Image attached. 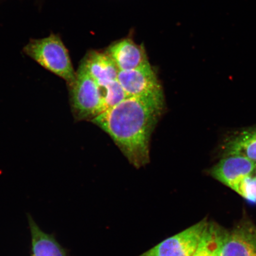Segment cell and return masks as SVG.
<instances>
[{"instance_id":"obj_1","label":"cell","mask_w":256,"mask_h":256,"mask_svg":"<svg viewBox=\"0 0 256 256\" xmlns=\"http://www.w3.org/2000/svg\"><path fill=\"white\" fill-rule=\"evenodd\" d=\"M165 108V98H127L92 122L110 136L136 168L150 161L152 134Z\"/></svg>"},{"instance_id":"obj_2","label":"cell","mask_w":256,"mask_h":256,"mask_svg":"<svg viewBox=\"0 0 256 256\" xmlns=\"http://www.w3.org/2000/svg\"><path fill=\"white\" fill-rule=\"evenodd\" d=\"M24 52L43 68L65 80L70 86L74 81L76 72L71 59L58 34H52L42 39H32Z\"/></svg>"},{"instance_id":"obj_3","label":"cell","mask_w":256,"mask_h":256,"mask_svg":"<svg viewBox=\"0 0 256 256\" xmlns=\"http://www.w3.org/2000/svg\"><path fill=\"white\" fill-rule=\"evenodd\" d=\"M70 105L76 121H91L105 111L100 89L81 64L68 86Z\"/></svg>"},{"instance_id":"obj_4","label":"cell","mask_w":256,"mask_h":256,"mask_svg":"<svg viewBox=\"0 0 256 256\" xmlns=\"http://www.w3.org/2000/svg\"><path fill=\"white\" fill-rule=\"evenodd\" d=\"M118 80L127 98H164L161 82L150 64L128 71H120Z\"/></svg>"},{"instance_id":"obj_5","label":"cell","mask_w":256,"mask_h":256,"mask_svg":"<svg viewBox=\"0 0 256 256\" xmlns=\"http://www.w3.org/2000/svg\"><path fill=\"white\" fill-rule=\"evenodd\" d=\"M209 222L206 220L160 243L139 256H192Z\"/></svg>"},{"instance_id":"obj_6","label":"cell","mask_w":256,"mask_h":256,"mask_svg":"<svg viewBox=\"0 0 256 256\" xmlns=\"http://www.w3.org/2000/svg\"><path fill=\"white\" fill-rule=\"evenodd\" d=\"M256 163L238 155H226L210 170L216 180L232 190L238 182L254 172Z\"/></svg>"},{"instance_id":"obj_7","label":"cell","mask_w":256,"mask_h":256,"mask_svg":"<svg viewBox=\"0 0 256 256\" xmlns=\"http://www.w3.org/2000/svg\"><path fill=\"white\" fill-rule=\"evenodd\" d=\"M222 256H256V226L251 222L240 223L226 232Z\"/></svg>"},{"instance_id":"obj_8","label":"cell","mask_w":256,"mask_h":256,"mask_svg":"<svg viewBox=\"0 0 256 256\" xmlns=\"http://www.w3.org/2000/svg\"><path fill=\"white\" fill-rule=\"evenodd\" d=\"M106 53L120 71H128L150 64L144 48L130 39L122 40L112 44Z\"/></svg>"},{"instance_id":"obj_9","label":"cell","mask_w":256,"mask_h":256,"mask_svg":"<svg viewBox=\"0 0 256 256\" xmlns=\"http://www.w3.org/2000/svg\"><path fill=\"white\" fill-rule=\"evenodd\" d=\"M81 65L99 87L118 80L120 70L107 53H90L82 60Z\"/></svg>"},{"instance_id":"obj_10","label":"cell","mask_w":256,"mask_h":256,"mask_svg":"<svg viewBox=\"0 0 256 256\" xmlns=\"http://www.w3.org/2000/svg\"><path fill=\"white\" fill-rule=\"evenodd\" d=\"M28 226L31 234V256H66L65 250L52 234L40 228L30 215Z\"/></svg>"},{"instance_id":"obj_11","label":"cell","mask_w":256,"mask_h":256,"mask_svg":"<svg viewBox=\"0 0 256 256\" xmlns=\"http://www.w3.org/2000/svg\"><path fill=\"white\" fill-rule=\"evenodd\" d=\"M226 155H238L256 163V128L242 131L226 145Z\"/></svg>"},{"instance_id":"obj_12","label":"cell","mask_w":256,"mask_h":256,"mask_svg":"<svg viewBox=\"0 0 256 256\" xmlns=\"http://www.w3.org/2000/svg\"><path fill=\"white\" fill-rule=\"evenodd\" d=\"M226 232L213 223H208L199 246L192 256H222Z\"/></svg>"},{"instance_id":"obj_13","label":"cell","mask_w":256,"mask_h":256,"mask_svg":"<svg viewBox=\"0 0 256 256\" xmlns=\"http://www.w3.org/2000/svg\"><path fill=\"white\" fill-rule=\"evenodd\" d=\"M99 88L104 102L105 111L114 107L127 98L126 92L118 80Z\"/></svg>"},{"instance_id":"obj_14","label":"cell","mask_w":256,"mask_h":256,"mask_svg":"<svg viewBox=\"0 0 256 256\" xmlns=\"http://www.w3.org/2000/svg\"><path fill=\"white\" fill-rule=\"evenodd\" d=\"M232 190L250 202L256 203V178L252 175L242 178Z\"/></svg>"},{"instance_id":"obj_15","label":"cell","mask_w":256,"mask_h":256,"mask_svg":"<svg viewBox=\"0 0 256 256\" xmlns=\"http://www.w3.org/2000/svg\"><path fill=\"white\" fill-rule=\"evenodd\" d=\"M252 176H254V178H256V166L254 170V172H252Z\"/></svg>"}]
</instances>
